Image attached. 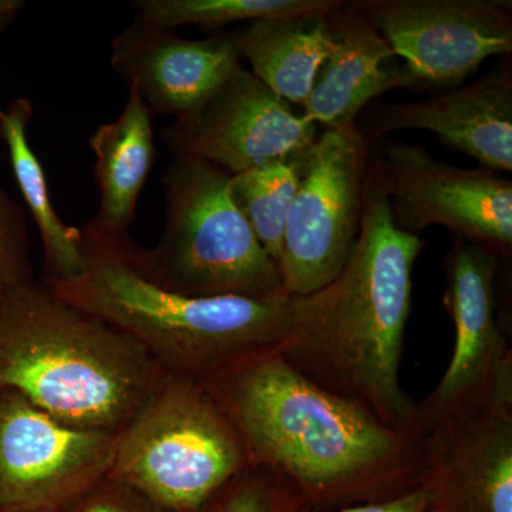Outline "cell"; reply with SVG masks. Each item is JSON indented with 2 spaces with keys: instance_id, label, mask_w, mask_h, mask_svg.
Masks as SVG:
<instances>
[{
  "instance_id": "obj_1",
  "label": "cell",
  "mask_w": 512,
  "mask_h": 512,
  "mask_svg": "<svg viewBox=\"0 0 512 512\" xmlns=\"http://www.w3.org/2000/svg\"><path fill=\"white\" fill-rule=\"evenodd\" d=\"M201 383L234 424L249 463L281 478L302 507L373 503L429 480L424 423L393 429L360 404L320 389L278 350Z\"/></svg>"
},
{
  "instance_id": "obj_2",
  "label": "cell",
  "mask_w": 512,
  "mask_h": 512,
  "mask_svg": "<svg viewBox=\"0 0 512 512\" xmlns=\"http://www.w3.org/2000/svg\"><path fill=\"white\" fill-rule=\"evenodd\" d=\"M423 247L419 235L393 224L386 171L373 144L355 247L332 282L291 296L288 332L278 349L320 389L403 431L423 427L419 407L399 379L413 268Z\"/></svg>"
},
{
  "instance_id": "obj_3",
  "label": "cell",
  "mask_w": 512,
  "mask_h": 512,
  "mask_svg": "<svg viewBox=\"0 0 512 512\" xmlns=\"http://www.w3.org/2000/svg\"><path fill=\"white\" fill-rule=\"evenodd\" d=\"M83 237V274L43 284L133 339L167 375L204 382L284 342L291 295L197 298L165 291L131 262L128 235L109 237L86 227Z\"/></svg>"
},
{
  "instance_id": "obj_4",
  "label": "cell",
  "mask_w": 512,
  "mask_h": 512,
  "mask_svg": "<svg viewBox=\"0 0 512 512\" xmlns=\"http://www.w3.org/2000/svg\"><path fill=\"white\" fill-rule=\"evenodd\" d=\"M167 376L133 339L42 281L0 309V389L69 426L120 433Z\"/></svg>"
},
{
  "instance_id": "obj_5",
  "label": "cell",
  "mask_w": 512,
  "mask_h": 512,
  "mask_svg": "<svg viewBox=\"0 0 512 512\" xmlns=\"http://www.w3.org/2000/svg\"><path fill=\"white\" fill-rule=\"evenodd\" d=\"M161 184L165 224L160 241L150 249L128 244L131 262L148 281L197 298L286 293L278 266L231 200L227 171L174 158Z\"/></svg>"
},
{
  "instance_id": "obj_6",
  "label": "cell",
  "mask_w": 512,
  "mask_h": 512,
  "mask_svg": "<svg viewBox=\"0 0 512 512\" xmlns=\"http://www.w3.org/2000/svg\"><path fill=\"white\" fill-rule=\"evenodd\" d=\"M244 441L200 380L164 382L117 439L110 476L167 512H197L249 466Z\"/></svg>"
},
{
  "instance_id": "obj_7",
  "label": "cell",
  "mask_w": 512,
  "mask_h": 512,
  "mask_svg": "<svg viewBox=\"0 0 512 512\" xmlns=\"http://www.w3.org/2000/svg\"><path fill=\"white\" fill-rule=\"evenodd\" d=\"M372 146L356 127L322 128L299 156L279 262L288 295L318 291L348 262L362 227Z\"/></svg>"
},
{
  "instance_id": "obj_8",
  "label": "cell",
  "mask_w": 512,
  "mask_h": 512,
  "mask_svg": "<svg viewBox=\"0 0 512 512\" xmlns=\"http://www.w3.org/2000/svg\"><path fill=\"white\" fill-rule=\"evenodd\" d=\"M399 59L402 89L463 86L490 57L512 53L511 0H346Z\"/></svg>"
},
{
  "instance_id": "obj_9",
  "label": "cell",
  "mask_w": 512,
  "mask_h": 512,
  "mask_svg": "<svg viewBox=\"0 0 512 512\" xmlns=\"http://www.w3.org/2000/svg\"><path fill=\"white\" fill-rule=\"evenodd\" d=\"M503 261L480 245L453 237L443 261V303L456 328V343L436 389L417 404L424 423L512 402L511 340L498 289Z\"/></svg>"
},
{
  "instance_id": "obj_10",
  "label": "cell",
  "mask_w": 512,
  "mask_h": 512,
  "mask_svg": "<svg viewBox=\"0 0 512 512\" xmlns=\"http://www.w3.org/2000/svg\"><path fill=\"white\" fill-rule=\"evenodd\" d=\"M379 148L393 224L419 235L444 227L507 259L512 251V181L488 168L436 160L423 147L389 141Z\"/></svg>"
},
{
  "instance_id": "obj_11",
  "label": "cell",
  "mask_w": 512,
  "mask_h": 512,
  "mask_svg": "<svg viewBox=\"0 0 512 512\" xmlns=\"http://www.w3.org/2000/svg\"><path fill=\"white\" fill-rule=\"evenodd\" d=\"M119 433L77 429L0 389V512H55L109 474Z\"/></svg>"
},
{
  "instance_id": "obj_12",
  "label": "cell",
  "mask_w": 512,
  "mask_h": 512,
  "mask_svg": "<svg viewBox=\"0 0 512 512\" xmlns=\"http://www.w3.org/2000/svg\"><path fill=\"white\" fill-rule=\"evenodd\" d=\"M319 126L239 64L200 106L161 134L174 158L205 161L229 175L295 156Z\"/></svg>"
},
{
  "instance_id": "obj_13",
  "label": "cell",
  "mask_w": 512,
  "mask_h": 512,
  "mask_svg": "<svg viewBox=\"0 0 512 512\" xmlns=\"http://www.w3.org/2000/svg\"><path fill=\"white\" fill-rule=\"evenodd\" d=\"M356 128L370 144L400 130L430 131L447 148L497 173L512 170V60L467 86L412 103L369 104Z\"/></svg>"
},
{
  "instance_id": "obj_14",
  "label": "cell",
  "mask_w": 512,
  "mask_h": 512,
  "mask_svg": "<svg viewBox=\"0 0 512 512\" xmlns=\"http://www.w3.org/2000/svg\"><path fill=\"white\" fill-rule=\"evenodd\" d=\"M110 64L153 116H184L242 64L229 32L185 39L175 30L133 20L111 42Z\"/></svg>"
},
{
  "instance_id": "obj_15",
  "label": "cell",
  "mask_w": 512,
  "mask_h": 512,
  "mask_svg": "<svg viewBox=\"0 0 512 512\" xmlns=\"http://www.w3.org/2000/svg\"><path fill=\"white\" fill-rule=\"evenodd\" d=\"M424 426L429 481L447 512H512V402Z\"/></svg>"
},
{
  "instance_id": "obj_16",
  "label": "cell",
  "mask_w": 512,
  "mask_h": 512,
  "mask_svg": "<svg viewBox=\"0 0 512 512\" xmlns=\"http://www.w3.org/2000/svg\"><path fill=\"white\" fill-rule=\"evenodd\" d=\"M333 47L320 64L303 116L328 130L356 127L357 117L377 97L402 89L400 62L346 0L326 15Z\"/></svg>"
},
{
  "instance_id": "obj_17",
  "label": "cell",
  "mask_w": 512,
  "mask_h": 512,
  "mask_svg": "<svg viewBox=\"0 0 512 512\" xmlns=\"http://www.w3.org/2000/svg\"><path fill=\"white\" fill-rule=\"evenodd\" d=\"M154 116L136 90L119 119L96 128L89 144L94 154V181L100 191L99 214L86 225L109 237L128 235L137 202L156 163Z\"/></svg>"
},
{
  "instance_id": "obj_18",
  "label": "cell",
  "mask_w": 512,
  "mask_h": 512,
  "mask_svg": "<svg viewBox=\"0 0 512 512\" xmlns=\"http://www.w3.org/2000/svg\"><path fill=\"white\" fill-rule=\"evenodd\" d=\"M330 12V10H329ZM328 12L256 20L229 32L251 72L292 106H303L320 64L333 47Z\"/></svg>"
},
{
  "instance_id": "obj_19",
  "label": "cell",
  "mask_w": 512,
  "mask_h": 512,
  "mask_svg": "<svg viewBox=\"0 0 512 512\" xmlns=\"http://www.w3.org/2000/svg\"><path fill=\"white\" fill-rule=\"evenodd\" d=\"M33 117L29 99L10 101L0 117V137L8 148L10 165L23 201L28 205L43 245L46 281H72L87 265L83 231L64 224L50 197L45 170L29 143L28 127Z\"/></svg>"
},
{
  "instance_id": "obj_20",
  "label": "cell",
  "mask_w": 512,
  "mask_h": 512,
  "mask_svg": "<svg viewBox=\"0 0 512 512\" xmlns=\"http://www.w3.org/2000/svg\"><path fill=\"white\" fill-rule=\"evenodd\" d=\"M301 153L229 175L232 202L278 269Z\"/></svg>"
},
{
  "instance_id": "obj_21",
  "label": "cell",
  "mask_w": 512,
  "mask_h": 512,
  "mask_svg": "<svg viewBox=\"0 0 512 512\" xmlns=\"http://www.w3.org/2000/svg\"><path fill=\"white\" fill-rule=\"evenodd\" d=\"M340 0H137L131 2L138 18L177 29L197 26L212 35L238 22L284 18L309 12H329Z\"/></svg>"
},
{
  "instance_id": "obj_22",
  "label": "cell",
  "mask_w": 512,
  "mask_h": 512,
  "mask_svg": "<svg viewBox=\"0 0 512 512\" xmlns=\"http://www.w3.org/2000/svg\"><path fill=\"white\" fill-rule=\"evenodd\" d=\"M35 281L28 215L0 184V309Z\"/></svg>"
},
{
  "instance_id": "obj_23",
  "label": "cell",
  "mask_w": 512,
  "mask_h": 512,
  "mask_svg": "<svg viewBox=\"0 0 512 512\" xmlns=\"http://www.w3.org/2000/svg\"><path fill=\"white\" fill-rule=\"evenodd\" d=\"M298 507L301 503L281 478L249 464L197 512H292Z\"/></svg>"
},
{
  "instance_id": "obj_24",
  "label": "cell",
  "mask_w": 512,
  "mask_h": 512,
  "mask_svg": "<svg viewBox=\"0 0 512 512\" xmlns=\"http://www.w3.org/2000/svg\"><path fill=\"white\" fill-rule=\"evenodd\" d=\"M55 512H167L119 478L106 476L84 488Z\"/></svg>"
},
{
  "instance_id": "obj_25",
  "label": "cell",
  "mask_w": 512,
  "mask_h": 512,
  "mask_svg": "<svg viewBox=\"0 0 512 512\" xmlns=\"http://www.w3.org/2000/svg\"><path fill=\"white\" fill-rule=\"evenodd\" d=\"M292 512H447V510L439 491L427 480L419 487H414L406 493L387 498V500L332 508V510L301 505Z\"/></svg>"
},
{
  "instance_id": "obj_26",
  "label": "cell",
  "mask_w": 512,
  "mask_h": 512,
  "mask_svg": "<svg viewBox=\"0 0 512 512\" xmlns=\"http://www.w3.org/2000/svg\"><path fill=\"white\" fill-rule=\"evenodd\" d=\"M25 8L23 0H0V33L8 29Z\"/></svg>"
},
{
  "instance_id": "obj_27",
  "label": "cell",
  "mask_w": 512,
  "mask_h": 512,
  "mask_svg": "<svg viewBox=\"0 0 512 512\" xmlns=\"http://www.w3.org/2000/svg\"><path fill=\"white\" fill-rule=\"evenodd\" d=\"M2 114H3V109H2V107H0V117H2Z\"/></svg>"
}]
</instances>
